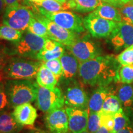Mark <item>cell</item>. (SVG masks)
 <instances>
[{"instance_id": "6da1fadb", "label": "cell", "mask_w": 133, "mask_h": 133, "mask_svg": "<svg viewBox=\"0 0 133 133\" xmlns=\"http://www.w3.org/2000/svg\"><path fill=\"white\" fill-rule=\"evenodd\" d=\"M119 65L116 57L112 55L99 56L79 63L78 75L87 85L108 86L114 81Z\"/></svg>"}, {"instance_id": "7a4b0ae2", "label": "cell", "mask_w": 133, "mask_h": 133, "mask_svg": "<svg viewBox=\"0 0 133 133\" xmlns=\"http://www.w3.org/2000/svg\"><path fill=\"white\" fill-rule=\"evenodd\" d=\"M4 85L10 108L36 101L37 83L30 79H5Z\"/></svg>"}, {"instance_id": "3957f363", "label": "cell", "mask_w": 133, "mask_h": 133, "mask_svg": "<svg viewBox=\"0 0 133 133\" xmlns=\"http://www.w3.org/2000/svg\"><path fill=\"white\" fill-rule=\"evenodd\" d=\"M42 61L11 57L1 71L3 79H31L36 77Z\"/></svg>"}, {"instance_id": "277c9868", "label": "cell", "mask_w": 133, "mask_h": 133, "mask_svg": "<svg viewBox=\"0 0 133 133\" xmlns=\"http://www.w3.org/2000/svg\"><path fill=\"white\" fill-rule=\"evenodd\" d=\"M46 38L41 37L27 30L17 42L14 43L12 49L8 48L9 56L36 60V56L44 46Z\"/></svg>"}, {"instance_id": "5b68a950", "label": "cell", "mask_w": 133, "mask_h": 133, "mask_svg": "<svg viewBox=\"0 0 133 133\" xmlns=\"http://www.w3.org/2000/svg\"><path fill=\"white\" fill-rule=\"evenodd\" d=\"M31 9L21 4L6 6L3 13V24L24 31L28 29L31 19L34 16Z\"/></svg>"}, {"instance_id": "8992f818", "label": "cell", "mask_w": 133, "mask_h": 133, "mask_svg": "<svg viewBox=\"0 0 133 133\" xmlns=\"http://www.w3.org/2000/svg\"><path fill=\"white\" fill-rule=\"evenodd\" d=\"M37 90L36 104L41 111L48 113L64 107L65 104L64 93L59 87L48 89L41 87L37 84Z\"/></svg>"}, {"instance_id": "52a82bcc", "label": "cell", "mask_w": 133, "mask_h": 133, "mask_svg": "<svg viewBox=\"0 0 133 133\" xmlns=\"http://www.w3.org/2000/svg\"><path fill=\"white\" fill-rule=\"evenodd\" d=\"M35 9L38 10L39 14L64 29L75 33H81L85 31L83 19L74 13L64 11L49 12L37 7H35Z\"/></svg>"}, {"instance_id": "ba28073f", "label": "cell", "mask_w": 133, "mask_h": 133, "mask_svg": "<svg viewBox=\"0 0 133 133\" xmlns=\"http://www.w3.org/2000/svg\"><path fill=\"white\" fill-rule=\"evenodd\" d=\"M83 21L85 29L89 31L92 37L96 38L109 37L117 23L103 19L93 12L86 16Z\"/></svg>"}, {"instance_id": "9c48e42d", "label": "cell", "mask_w": 133, "mask_h": 133, "mask_svg": "<svg viewBox=\"0 0 133 133\" xmlns=\"http://www.w3.org/2000/svg\"><path fill=\"white\" fill-rule=\"evenodd\" d=\"M71 54L79 63L94 59L101 55V51L97 44L91 40L89 35L79 38L71 46H66Z\"/></svg>"}, {"instance_id": "30bf717a", "label": "cell", "mask_w": 133, "mask_h": 133, "mask_svg": "<svg viewBox=\"0 0 133 133\" xmlns=\"http://www.w3.org/2000/svg\"><path fill=\"white\" fill-rule=\"evenodd\" d=\"M35 16L45 24L50 39H52L65 46H71L78 39L77 33L61 27L40 14H35Z\"/></svg>"}, {"instance_id": "8fae6325", "label": "cell", "mask_w": 133, "mask_h": 133, "mask_svg": "<svg viewBox=\"0 0 133 133\" xmlns=\"http://www.w3.org/2000/svg\"><path fill=\"white\" fill-rule=\"evenodd\" d=\"M109 38L113 46L118 51L132 45L133 25L124 22H117Z\"/></svg>"}, {"instance_id": "7c38bea8", "label": "cell", "mask_w": 133, "mask_h": 133, "mask_svg": "<svg viewBox=\"0 0 133 133\" xmlns=\"http://www.w3.org/2000/svg\"><path fill=\"white\" fill-rule=\"evenodd\" d=\"M64 91L65 104L66 106L81 109H87L89 99L86 91L77 84L75 80L66 83Z\"/></svg>"}, {"instance_id": "4fadbf2b", "label": "cell", "mask_w": 133, "mask_h": 133, "mask_svg": "<svg viewBox=\"0 0 133 133\" xmlns=\"http://www.w3.org/2000/svg\"><path fill=\"white\" fill-rule=\"evenodd\" d=\"M45 124L50 133H68L69 120L65 109L61 108L47 113Z\"/></svg>"}, {"instance_id": "5bb4252c", "label": "cell", "mask_w": 133, "mask_h": 133, "mask_svg": "<svg viewBox=\"0 0 133 133\" xmlns=\"http://www.w3.org/2000/svg\"><path fill=\"white\" fill-rule=\"evenodd\" d=\"M65 109L68 116L70 131L72 133H81L87 130L88 110L69 106H66Z\"/></svg>"}, {"instance_id": "9a60e30c", "label": "cell", "mask_w": 133, "mask_h": 133, "mask_svg": "<svg viewBox=\"0 0 133 133\" xmlns=\"http://www.w3.org/2000/svg\"><path fill=\"white\" fill-rule=\"evenodd\" d=\"M12 113L16 121L22 126H33L38 117L37 111L30 103L16 106Z\"/></svg>"}, {"instance_id": "2e32d148", "label": "cell", "mask_w": 133, "mask_h": 133, "mask_svg": "<svg viewBox=\"0 0 133 133\" xmlns=\"http://www.w3.org/2000/svg\"><path fill=\"white\" fill-rule=\"evenodd\" d=\"M59 59L62 66V75L61 78L66 84L75 80V78L78 74L79 61L70 52H65Z\"/></svg>"}, {"instance_id": "e0dca14e", "label": "cell", "mask_w": 133, "mask_h": 133, "mask_svg": "<svg viewBox=\"0 0 133 133\" xmlns=\"http://www.w3.org/2000/svg\"><path fill=\"white\" fill-rule=\"evenodd\" d=\"M112 93V88L108 86H98L89 99L88 110L89 112H99L102 109L105 100Z\"/></svg>"}, {"instance_id": "ac0fdd59", "label": "cell", "mask_w": 133, "mask_h": 133, "mask_svg": "<svg viewBox=\"0 0 133 133\" xmlns=\"http://www.w3.org/2000/svg\"><path fill=\"white\" fill-rule=\"evenodd\" d=\"M36 83L41 87L53 89L57 84L58 79L54 74L46 67L43 62L39 66L36 76Z\"/></svg>"}, {"instance_id": "d6986e66", "label": "cell", "mask_w": 133, "mask_h": 133, "mask_svg": "<svg viewBox=\"0 0 133 133\" xmlns=\"http://www.w3.org/2000/svg\"><path fill=\"white\" fill-rule=\"evenodd\" d=\"M66 2L69 9L81 13L91 12L104 3L101 0H66Z\"/></svg>"}, {"instance_id": "ffe728a7", "label": "cell", "mask_w": 133, "mask_h": 133, "mask_svg": "<svg viewBox=\"0 0 133 133\" xmlns=\"http://www.w3.org/2000/svg\"><path fill=\"white\" fill-rule=\"evenodd\" d=\"M22 128L14 119L12 113L8 110L0 113V133L21 131Z\"/></svg>"}, {"instance_id": "44dd1931", "label": "cell", "mask_w": 133, "mask_h": 133, "mask_svg": "<svg viewBox=\"0 0 133 133\" xmlns=\"http://www.w3.org/2000/svg\"><path fill=\"white\" fill-rule=\"evenodd\" d=\"M92 12L103 19L116 22H121L119 9L108 3H103Z\"/></svg>"}, {"instance_id": "7402d4cb", "label": "cell", "mask_w": 133, "mask_h": 133, "mask_svg": "<svg viewBox=\"0 0 133 133\" xmlns=\"http://www.w3.org/2000/svg\"><path fill=\"white\" fill-rule=\"evenodd\" d=\"M117 96L124 107H130L133 104V85L123 84L118 89Z\"/></svg>"}, {"instance_id": "603a6c76", "label": "cell", "mask_w": 133, "mask_h": 133, "mask_svg": "<svg viewBox=\"0 0 133 133\" xmlns=\"http://www.w3.org/2000/svg\"><path fill=\"white\" fill-rule=\"evenodd\" d=\"M115 82L122 84L133 83V64L119 66L116 71Z\"/></svg>"}, {"instance_id": "cb8c5ba5", "label": "cell", "mask_w": 133, "mask_h": 133, "mask_svg": "<svg viewBox=\"0 0 133 133\" xmlns=\"http://www.w3.org/2000/svg\"><path fill=\"white\" fill-rule=\"evenodd\" d=\"M32 4L35 7L40 8L49 12H59L69 9L66 2L61 3L56 0H43L41 2L33 3Z\"/></svg>"}, {"instance_id": "d4e9b609", "label": "cell", "mask_w": 133, "mask_h": 133, "mask_svg": "<svg viewBox=\"0 0 133 133\" xmlns=\"http://www.w3.org/2000/svg\"><path fill=\"white\" fill-rule=\"evenodd\" d=\"M23 31L14 29L11 26L1 25H0V39L16 43L21 39Z\"/></svg>"}, {"instance_id": "484cf974", "label": "cell", "mask_w": 133, "mask_h": 133, "mask_svg": "<svg viewBox=\"0 0 133 133\" xmlns=\"http://www.w3.org/2000/svg\"><path fill=\"white\" fill-rule=\"evenodd\" d=\"M65 48L63 44L59 43L53 51H46L42 49L38 53L36 56V60L40 61L42 62H46V61H51V60L59 59L63 54H64Z\"/></svg>"}, {"instance_id": "4316f807", "label": "cell", "mask_w": 133, "mask_h": 133, "mask_svg": "<svg viewBox=\"0 0 133 133\" xmlns=\"http://www.w3.org/2000/svg\"><path fill=\"white\" fill-rule=\"evenodd\" d=\"M27 30L30 31L33 34L36 35L44 38L46 39L49 38V34H48L47 27H46L45 24L40 20L38 19L35 16V14L33 17L31 19Z\"/></svg>"}, {"instance_id": "83f0119b", "label": "cell", "mask_w": 133, "mask_h": 133, "mask_svg": "<svg viewBox=\"0 0 133 133\" xmlns=\"http://www.w3.org/2000/svg\"><path fill=\"white\" fill-rule=\"evenodd\" d=\"M123 109L122 104L117 96L110 94L105 100L101 110L107 113L116 114Z\"/></svg>"}, {"instance_id": "f1b7e54d", "label": "cell", "mask_w": 133, "mask_h": 133, "mask_svg": "<svg viewBox=\"0 0 133 133\" xmlns=\"http://www.w3.org/2000/svg\"><path fill=\"white\" fill-rule=\"evenodd\" d=\"M131 124V121L129 116L124 112L123 109H121L115 114L114 128L110 133L117 132Z\"/></svg>"}, {"instance_id": "f546056e", "label": "cell", "mask_w": 133, "mask_h": 133, "mask_svg": "<svg viewBox=\"0 0 133 133\" xmlns=\"http://www.w3.org/2000/svg\"><path fill=\"white\" fill-rule=\"evenodd\" d=\"M126 4L119 8L121 22L128 23L133 25V1Z\"/></svg>"}, {"instance_id": "4dcf8cb0", "label": "cell", "mask_w": 133, "mask_h": 133, "mask_svg": "<svg viewBox=\"0 0 133 133\" xmlns=\"http://www.w3.org/2000/svg\"><path fill=\"white\" fill-rule=\"evenodd\" d=\"M101 126H104L110 132L113 130L114 126V116L115 114L107 113L101 110L99 112Z\"/></svg>"}, {"instance_id": "1f68e13d", "label": "cell", "mask_w": 133, "mask_h": 133, "mask_svg": "<svg viewBox=\"0 0 133 133\" xmlns=\"http://www.w3.org/2000/svg\"><path fill=\"white\" fill-rule=\"evenodd\" d=\"M116 59L121 65L133 64V44L123 51L116 57Z\"/></svg>"}, {"instance_id": "d6a6232c", "label": "cell", "mask_w": 133, "mask_h": 133, "mask_svg": "<svg viewBox=\"0 0 133 133\" xmlns=\"http://www.w3.org/2000/svg\"><path fill=\"white\" fill-rule=\"evenodd\" d=\"M99 112H89L87 130L89 133H95L101 127Z\"/></svg>"}, {"instance_id": "836d02e7", "label": "cell", "mask_w": 133, "mask_h": 133, "mask_svg": "<svg viewBox=\"0 0 133 133\" xmlns=\"http://www.w3.org/2000/svg\"><path fill=\"white\" fill-rule=\"evenodd\" d=\"M46 67L54 74L58 80L61 79L62 75V66L60 59L51 60V61L43 62Z\"/></svg>"}, {"instance_id": "e575fe53", "label": "cell", "mask_w": 133, "mask_h": 133, "mask_svg": "<svg viewBox=\"0 0 133 133\" xmlns=\"http://www.w3.org/2000/svg\"><path fill=\"white\" fill-rule=\"evenodd\" d=\"M10 107L6 89H5L4 81L0 82V113L8 110Z\"/></svg>"}, {"instance_id": "d590c367", "label": "cell", "mask_w": 133, "mask_h": 133, "mask_svg": "<svg viewBox=\"0 0 133 133\" xmlns=\"http://www.w3.org/2000/svg\"><path fill=\"white\" fill-rule=\"evenodd\" d=\"M7 49L8 48L4 44L0 43V71L4 69L9 58Z\"/></svg>"}, {"instance_id": "8d00e7d4", "label": "cell", "mask_w": 133, "mask_h": 133, "mask_svg": "<svg viewBox=\"0 0 133 133\" xmlns=\"http://www.w3.org/2000/svg\"><path fill=\"white\" fill-rule=\"evenodd\" d=\"M59 43L57 41L53 40L50 38H46L45 42H44V46H43V49L46 51H53L55 48L57 47Z\"/></svg>"}, {"instance_id": "74e56055", "label": "cell", "mask_w": 133, "mask_h": 133, "mask_svg": "<svg viewBox=\"0 0 133 133\" xmlns=\"http://www.w3.org/2000/svg\"><path fill=\"white\" fill-rule=\"evenodd\" d=\"M101 1H102L104 3H106L110 5H112L114 7L117 8H121L124 5L121 0H101Z\"/></svg>"}, {"instance_id": "f35d334b", "label": "cell", "mask_w": 133, "mask_h": 133, "mask_svg": "<svg viewBox=\"0 0 133 133\" xmlns=\"http://www.w3.org/2000/svg\"><path fill=\"white\" fill-rule=\"evenodd\" d=\"M116 133H133V126L132 124H129Z\"/></svg>"}, {"instance_id": "ab89813d", "label": "cell", "mask_w": 133, "mask_h": 133, "mask_svg": "<svg viewBox=\"0 0 133 133\" xmlns=\"http://www.w3.org/2000/svg\"><path fill=\"white\" fill-rule=\"evenodd\" d=\"M24 133H48L45 131L38 128H30L25 131Z\"/></svg>"}, {"instance_id": "60d3db41", "label": "cell", "mask_w": 133, "mask_h": 133, "mask_svg": "<svg viewBox=\"0 0 133 133\" xmlns=\"http://www.w3.org/2000/svg\"><path fill=\"white\" fill-rule=\"evenodd\" d=\"M5 3H6V6H9V5H15L21 4V0H4Z\"/></svg>"}, {"instance_id": "b9f144b4", "label": "cell", "mask_w": 133, "mask_h": 133, "mask_svg": "<svg viewBox=\"0 0 133 133\" xmlns=\"http://www.w3.org/2000/svg\"><path fill=\"white\" fill-rule=\"evenodd\" d=\"M6 7V4L4 0H0V15L4 12L5 8Z\"/></svg>"}, {"instance_id": "7bdbcfd3", "label": "cell", "mask_w": 133, "mask_h": 133, "mask_svg": "<svg viewBox=\"0 0 133 133\" xmlns=\"http://www.w3.org/2000/svg\"><path fill=\"white\" fill-rule=\"evenodd\" d=\"M95 133H110V132L104 127V126H101V127H100V128L98 129Z\"/></svg>"}, {"instance_id": "ee69618b", "label": "cell", "mask_w": 133, "mask_h": 133, "mask_svg": "<svg viewBox=\"0 0 133 133\" xmlns=\"http://www.w3.org/2000/svg\"><path fill=\"white\" fill-rule=\"evenodd\" d=\"M128 115L129 116V118L131 119V124H132V125L133 126V109H130L129 110Z\"/></svg>"}, {"instance_id": "f6af8a7d", "label": "cell", "mask_w": 133, "mask_h": 133, "mask_svg": "<svg viewBox=\"0 0 133 133\" xmlns=\"http://www.w3.org/2000/svg\"><path fill=\"white\" fill-rule=\"evenodd\" d=\"M27 1H29V2H30L31 4H33V3L41 2V1H43V0H27Z\"/></svg>"}, {"instance_id": "bcb514c9", "label": "cell", "mask_w": 133, "mask_h": 133, "mask_svg": "<svg viewBox=\"0 0 133 133\" xmlns=\"http://www.w3.org/2000/svg\"><path fill=\"white\" fill-rule=\"evenodd\" d=\"M122 1V3L123 4H126V3H128L129 2H131V1H133V0H121Z\"/></svg>"}, {"instance_id": "7dc6e473", "label": "cell", "mask_w": 133, "mask_h": 133, "mask_svg": "<svg viewBox=\"0 0 133 133\" xmlns=\"http://www.w3.org/2000/svg\"><path fill=\"white\" fill-rule=\"evenodd\" d=\"M56 1H57L58 2L61 3H65L66 1V0H56Z\"/></svg>"}, {"instance_id": "c3c4849f", "label": "cell", "mask_w": 133, "mask_h": 133, "mask_svg": "<svg viewBox=\"0 0 133 133\" xmlns=\"http://www.w3.org/2000/svg\"><path fill=\"white\" fill-rule=\"evenodd\" d=\"M3 76H2V74H1V71H0V82H1V81H3Z\"/></svg>"}, {"instance_id": "681fc988", "label": "cell", "mask_w": 133, "mask_h": 133, "mask_svg": "<svg viewBox=\"0 0 133 133\" xmlns=\"http://www.w3.org/2000/svg\"><path fill=\"white\" fill-rule=\"evenodd\" d=\"M81 133H89V132H88V130H86V131H84V132H81Z\"/></svg>"}, {"instance_id": "f907efd6", "label": "cell", "mask_w": 133, "mask_h": 133, "mask_svg": "<svg viewBox=\"0 0 133 133\" xmlns=\"http://www.w3.org/2000/svg\"><path fill=\"white\" fill-rule=\"evenodd\" d=\"M12 133H21V132H20V131H14V132H13Z\"/></svg>"}, {"instance_id": "816d5d0a", "label": "cell", "mask_w": 133, "mask_h": 133, "mask_svg": "<svg viewBox=\"0 0 133 133\" xmlns=\"http://www.w3.org/2000/svg\"><path fill=\"white\" fill-rule=\"evenodd\" d=\"M68 133H72V132H71V131H69V132H68Z\"/></svg>"}]
</instances>
